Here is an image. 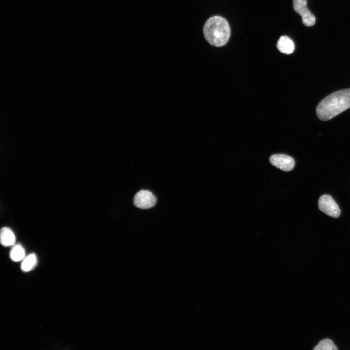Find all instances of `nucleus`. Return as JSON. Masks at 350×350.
Returning a JSON list of instances; mask_svg holds the SVG:
<instances>
[{"mask_svg":"<svg viewBox=\"0 0 350 350\" xmlns=\"http://www.w3.org/2000/svg\"><path fill=\"white\" fill-rule=\"evenodd\" d=\"M350 108V88L334 92L324 98L316 107V114L322 120L335 117Z\"/></svg>","mask_w":350,"mask_h":350,"instance_id":"nucleus-1","label":"nucleus"},{"mask_svg":"<svg viewBox=\"0 0 350 350\" xmlns=\"http://www.w3.org/2000/svg\"><path fill=\"white\" fill-rule=\"evenodd\" d=\"M270 163L274 166L285 171L291 170L295 161L290 156L285 154H275L270 158Z\"/></svg>","mask_w":350,"mask_h":350,"instance_id":"nucleus-6","label":"nucleus"},{"mask_svg":"<svg viewBox=\"0 0 350 350\" xmlns=\"http://www.w3.org/2000/svg\"><path fill=\"white\" fill-rule=\"evenodd\" d=\"M293 3L295 12L301 15L303 24L307 26H313L315 22V18L307 8V0H293Z\"/></svg>","mask_w":350,"mask_h":350,"instance_id":"nucleus-4","label":"nucleus"},{"mask_svg":"<svg viewBox=\"0 0 350 350\" xmlns=\"http://www.w3.org/2000/svg\"><path fill=\"white\" fill-rule=\"evenodd\" d=\"M133 202L137 207L146 209L150 208L155 205L156 198L150 191L141 190L135 195Z\"/></svg>","mask_w":350,"mask_h":350,"instance_id":"nucleus-5","label":"nucleus"},{"mask_svg":"<svg viewBox=\"0 0 350 350\" xmlns=\"http://www.w3.org/2000/svg\"><path fill=\"white\" fill-rule=\"evenodd\" d=\"M277 47L279 51L286 54L292 53L295 49L293 42L287 36H282L279 38Z\"/></svg>","mask_w":350,"mask_h":350,"instance_id":"nucleus-8","label":"nucleus"},{"mask_svg":"<svg viewBox=\"0 0 350 350\" xmlns=\"http://www.w3.org/2000/svg\"><path fill=\"white\" fill-rule=\"evenodd\" d=\"M37 258L35 254L30 253L23 259L21 264L22 271L27 272L33 270L37 265Z\"/></svg>","mask_w":350,"mask_h":350,"instance_id":"nucleus-9","label":"nucleus"},{"mask_svg":"<svg viewBox=\"0 0 350 350\" xmlns=\"http://www.w3.org/2000/svg\"><path fill=\"white\" fill-rule=\"evenodd\" d=\"M337 348L333 341L329 339H325L320 341L318 344L314 348L315 350H335Z\"/></svg>","mask_w":350,"mask_h":350,"instance_id":"nucleus-11","label":"nucleus"},{"mask_svg":"<svg viewBox=\"0 0 350 350\" xmlns=\"http://www.w3.org/2000/svg\"><path fill=\"white\" fill-rule=\"evenodd\" d=\"M25 257V251L24 247L20 244L13 245L10 252V258L15 262L22 261Z\"/></svg>","mask_w":350,"mask_h":350,"instance_id":"nucleus-10","label":"nucleus"},{"mask_svg":"<svg viewBox=\"0 0 350 350\" xmlns=\"http://www.w3.org/2000/svg\"><path fill=\"white\" fill-rule=\"evenodd\" d=\"M203 34L207 42L211 45L220 47L225 45L230 35V29L223 17L215 16L209 18L203 27Z\"/></svg>","mask_w":350,"mask_h":350,"instance_id":"nucleus-2","label":"nucleus"},{"mask_svg":"<svg viewBox=\"0 0 350 350\" xmlns=\"http://www.w3.org/2000/svg\"><path fill=\"white\" fill-rule=\"evenodd\" d=\"M0 243L1 245L8 247L15 245L16 237L12 230L7 227H4L0 230Z\"/></svg>","mask_w":350,"mask_h":350,"instance_id":"nucleus-7","label":"nucleus"},{"mask_svg":"<svg viewBox=\"0 0 350 350\" xmlns=\"http://www.w3.org/2000/svg\"><path fill=\"white\" fill-rule=\"evenodd\" d=\"M318 206L320 210L328 216L338 218L340 215L341 211L338 205L329 195H323L319 198Z\"/></svg>","mask_w":350,"mask_h":350,"instance_id":"nucleus-3","label":"nucleus"}]
</instances>
